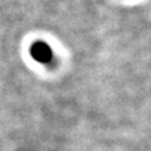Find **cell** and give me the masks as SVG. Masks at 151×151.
Masks as SVG:
<instances>
[{"mask_svg":"<svg viewBox=\"0 0 151 151\" xmlns=\"http://www.w3.org/2000/svg\"><path fill=\"white\" fill-rule=\"evenodd\" d=\"M30 55L42 64H50L53 62V50L44 42H35L30 47Z\"/></svg>","mask_w":151,"mask_h":151,"instance_id":"6da1fadb","label":"cell"}]
</instances>
